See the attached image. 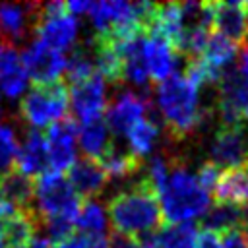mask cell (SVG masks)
I'll list each match as a JSON object with an SVG mask.
<instances>
[{
    "mask_svg": "<svg viewBox=\"0 0 248 248\" xmlns=\"http://www.w3.org/2000/svg\"><path fill=\"white\" fill-rule=\"evenodd\" d=\"M107 211L114 232L124 236L141 238L165 227L159 194L145 176L118 192L108 202Z\"/></svg>",
    "mask_w": 248,
    "mask_h": 248,
    "instance_id": "obj_1",
    "label": "cell"
},
{
    "mask_svg": "<svg viewBox=\"0 0 248 248\" xmlns=\"http://www.w3.org/2000/svg\"><path fill=\"white\" fill-rule=\"evenodd\" d=\"M200 89H196L184 76L172 74L157 87V105L163 122L174 138L190 134L202 124L205 110L200 107Z\"/></svg>",
    "mask_w": 248,
    "mask_h": 248,
    "instance_id": "obj_2",
    "label": "cell"
},
{
    "mask_svg": "<svg viewBox=\"0 0 248 248\" xmlns=\"http://www.w3.org/2000/svg\"><path fill=\"white\" fill-rule=\"evenodd\" d=\"M165 225L190 223L209 209V194L184 167L172 165L165 186L159 192Z\"/></svg>",
    "mask_w": 248,
    "mask_h": 248,
    "instance_id": "obj_3",
    "label": "cell"
},
{
    "mask_svg": "<svg viewBox=\"0 0 248 248\" xmlns=\"http://www.w3.org/2000/svg\"><path fill=\"white\" fill-rule=\"evenodd\" d=\"M70 89L64 79H56L48 85H33L19 103L21 118L35 128H48L68 114Z\"/></svg>",
    "mask_w": 248,
    "mask_h": 248,
    "instance_id": "obj_4",
    "label": "cell"
},
{
    "mask_svg": "<svg viewBox=\"0 0 248 248\" xmlns=\"http://www.w3.org/2000/svg\"><path fill=\"white\" fill-rule=\"evenodd\" d=\"M33 188L37 200L35 211L45 223L50 219H70V221L78 219L81 198L74 192L72 184L64 174L46 170L45 174L35 178Z\"/></svg>",
    "mask_w": 248,
    "mask_h": 248,
    "instance_id": "obj_5",
    "label": "cell"
},
{
    "mask_svg": "<svg viewBox=\"0 0 248 248\" xmlns=\"http://www.w3.org/2000/svg\"><path fill=\"white\" fill-rule=\"evenodd\" d=\"M33 29L37 41L62 52L70 48L78 37V19L66 12L64 2H50L41 6Z\"/></svg>",
    "mask_w": 248,
    "mask_h": 248,
    "instance_id": "obj_6",
    "label": "cell"
},
{
    "mask_svg": "<svg viewBox=\"0 0 248 248\" xmlns=\"http://www.w3.org/2000/svg\"><path fill=\"white\" fill-rule=\"evenodd\" d=\"M217 110L221 124H242L248 110V78L238 70L229 68L219 79Z\"/></svg>",
    "mask_w": 248,
    "mask_h": 248,
    "instance_id": "obj_7",
    "label": "cell"
},
{
    "mask_svg": "<svg viewBox=\"0 0 248 248\" xmlns=\"http://www.w3.org/2000/svg\"><path fill=\"white\" fill-rule=\"evenodd\" d=\"M21 62L33 85H48L60 79V74L66 70V56L41 41H33L21 52Z\"/></svg>",
    "mask_w": 248,
    "mask_h": 248,
    "instance_id": "obj_8",
    "label": "cell"
},
{
    "mask_svg": "<svg viewBox=\"0 0 248 248\" xmlns=\"http://www.w3.org/2000/svg\"><path fill=\"white\" fill-rule=\"evenodd\" d=\"M46 145H48V165L50 170L64 174L76 163V141H78V124L72 116L62 118L60 122L46 128Z\"/></svg>",
    "mask_w": 248,
    "mask_h": 248,
    "instance_id": "obj_9",
    "label": "cell"
},
{
    "mask_svg": "<svg viewBox=\"0 0 248 248\" xmlns=\"http://www.w3.org/2000/svg\"><path fill=\"white\" fill-rule=\"evenodd\" d=\"M211 163L219 169L238 167L248 161V134L242 124H221L211 141Z\"/></svg>",
    "mask_w": 248,
    "mask_h": 248,
    "instance_id": "obj_10",
    "label": "cell"
},
{
    "mask_svg": "<svg viewBox=\"0 0 248 248\" xmlns=\"http://www.w3.org/2000/svg\"><path fill=\"white\" fill-rule=\"evenodd\" d=\"M70 107L79 122L99 118L105 110V79L99 72L93 76L70 83Z\"/></svg>",
    "mask_w": 248,
    "mask_h": 248,
    "instance_id": "obj_11",
    "label": "cell"
},
{
    "mask_svg": "<svg viewBox=\"0 0 248 248\" xmlns=\"http://www.w3.org/2000/svg\"><path fill=\"white\" fill-rule=\"evenodd\" d=\"M213 29L219 35L242 45L248 41V21H246V2H209Z\"/></svg>",
    "mask_w": 248,
    "mask_h": 248,
    "instance_id": "obj_12",
    "label": "cell"
},
{
    "mask_svg": "<svg viewBox=\"0 0 248 248\" xmlns=\"http://www.w3.org/2000/svg\"><path fill=\"white\" fill-rule=\"evenodd\" d=\"M147 105L149 101H145L143 97L136 95V93H122L118 95V99L112 101V105L107 110V126L110 130V134L116 136H126V132L145 116L147 112Z\"/></svg>",
    "mask_w": 248,
    "mask_h": 248,
    "instance_id": "obj_13",
    "label": "cell"
},
{
    "mask_svg": "<svg viewBox=\"0 0 248 248\" xmlns=\"http://www.w3.org/2000/svg\"><path fill=\"white\" fill-rule=\"evenodd\" d=\"M41 223L39 213L35 207L29 209H16L14 213L0 219V234L4 238L6 248H27L33 238L35 231Z\"/></svg>",
    "mask_w": 248,
    "mask_h": 248,
    "instance_id": "obj_14",
    "label": "cell"
},
{
    "mask_svg": "<svg viewBox=\"0 0 248 248\" xmlns=\"http://www.w3.org/2000/svg\"><path fill=\"white\" fill-rule=\"evenodd\" d=\"M108 176L103 167L89 157L76 159V163L68 170V182L81 200H93V196H97L105 188Z\"/></svg>",
    "mask_w": 248,
    "mask_h": 248,
    "instance_id": "obj_15",
    "label": "cell"
},
{
    "mask_svg": "<svg viewBox=\"0 0 248 248\" xmlns=\"http://www.w3.org/2000/svg\"><path fill=\"white\" fill-rule=\"evenodd\" d=\"M27 85V72L21 62V54L12 43H0V91L16 99Z\"/></svg>",
    "mask_w": 248,
    "mask_h": 248,
    "instance_id": "obj_16",
    "label": "cell"
},
{
    "mask_svg": "<svg viewBox=\"0 0 248 248\" xmlns=\"http://www.w3.org/2000/svg\"><path fill=\"white\" fill-rule=\"evenodd\" d=\"M176 56H178V52L172 48V45L165 37L147 33V41H145V64H147L149 79L161 83L169 76H172L174 74Z\"/></svg>",
    "mask_w": 248,
    "mask_h": 248,
    "instance_id": "obj_17",
    "label": "cell"
},
{
    "mask_svg": "<svg viewBox=\"0 0 248 248\" xmlns=\"http://www.w3.org/2000/svg\"><path fill=\"white\" fill-rule=\"evenodd\" d=\"M16 169H19L25 176H41L50 170L48 165V145L46 138L39 130H29L23 145L19 147Z\"/></svg>",
    "mask_w": 248,
    "mask_h": 248,
    "instance_id": "obj_18",
    "label": "cell"
},
{
    "mask_svg": "<svg viewBox=\"0 0 248 248\" xmlns=\"http://www.w3.org/2000/svg\"><path fill=\"white\" fill-rule=\"evenodd\" d=\"M213 194L219 203H231L238 207L248 205V161L221 170Z\"/></svg>",
    "mask_w": 248,
    "mask_h": 248,
    "instance_id": "obj_19",
    "label": "cell"
},
{
    "mask_svg": "<svg viewBox=\"0 0 248 248\" xmlns=\"http://www.w3.org/2000/svg\"><path fill=\"white\" fill-rule=\"evenodd\" d=\"M43 4H8L0 2V29L6 37L21 41L27 27H35Z\"/></svg>",
    "mask_w": 248,
    "mask_h": 248,
    "instance_id": "obj_20",
    "label": "cell"
},
{
    "mask_svg": "<svg viewBox=\"0 0 248 248\" xmlns=\"http://www.w3.org/2000/svg\"><path fill=\"white\" fill-rule=\"evenodd\" d=\"M35 198L33 180L25 176L19 169H12L10 172L0 176V203L10 209H29L31 200Z\"/></svg>",
    "mask_w": 248,
    "mask_h": 248,
    "instance_id": "obj_21",
    "label": "cell"
},
{
    "mask_svg": "<svg viewBox=\"0 0 248 248\" xmlns=\"http://www.w3.org/2000/svg\"><path fill=\"white\" fill-rule=\"evenodd\" d=\"M78 141L85 153V157L97 161L110 147V130L103 116L79 122L78 126Z\"/></svg>",
    "mask_w": 248,
    "mask_h": 248,
    "instance_id": "obj_22",
    "label": "cell"
},
{
    "mask_svg": "<svg viewBox=\"0 0 248 248\" xmlns=\"http://www.w3.org/2000/svg\"><path fill=\"white\" fill-rule=\"evenodd\" d=\"M244 215H246V211L238 205L215 202V205L203 213L202 227H203V231H213L217 234H223V232H229L232 229H240Z\"/></svg>",
    "mask_w": 248,
    "mask_h": 248,
    "instance_id": "obj_23",
    "label": "cell"
},
{
    "mask_svg": "<svg viewBox=\"0 0 248 248\" xmlns=\"http://www.w3.org/2000/svg\"><path fill=\"white\" fill-rule=\"evenodd\" d=\"M97 163L103 167L108 178H120V176H130L136 174L141 167V159L136 157L130 149H122L114 143L97 159Z\"/></svg>",
    "mask_w": 248,
    "mask_h": 248,
    "instance_id": "obj_24",
    "label": "cell"
},
{
    "mask_svg": "<svg viewBox=\"0 0 248 248\" xmlns=\"http://www.w3.org/2000/svg\"><path fill=\"white\" fill-rule=\"evenodd\" d=\"M236 52H238V45H234L232 41L225 39L219 33H211L207 39V45L202 52V58L213 70H217L219 74H225L229 68H232V60H234Z\"/></svg>",
    "mask_w": 248,
    "mask_h": 248,
    "instance_id": "obj_25",
    "label": "cell"
},
{
    "mask_svg": "<svg viewBox=\"0 0 248 248\" xmlns=\"http://www.w3.org/2000/svg\"><path fill=\"white\" fill-rule=\"evenodd\" d=\"M126 138H128V149L136 155V157H145L151 153V149L155 147L157 143V138H159V126L155 122H151L149 118H141L138 120L128 132H126Z\"/></svg>",
    "mask_w": 248,
    "mask_h": 248,
    "instance_id": "obj_26",
    "label": "cell"
},
{
    "mask_svg": "<svg viewBox=\"0 0 248 248\" xmlns=\"http://www.w3.org/2000/svg\"><path fill=\"white\" fill-rule=\"evenodd\" d=\"M107 229V217L103 207L95 200H83L78 219H76V232H81L85 236H105Z\"/></svg>",
    "mask_w": 248,
    "mask_h": 248,
    "instance_id": "obj_27",
    "label": "cell"
},
{
    "mask_svg": "<svg viewBox=\"0 0 248 248\" xmlns=\"http://www.w3.org/2000/svg\"><path fill=\"white\" fill-rule=\"evenodd\" d=\"M155 234L159 248H196L198 227L194 223L165 225Z\"/></svg>",
    "mask_w": 248,
    "mask_h": 248,
    "instance_id": "obj_28",
    "label": "cell"
},
{
    "mask_svg": "<svg viewBox=\"0 0 248 248\" xmlns=\"http://www.w3.org/2000/svg\"><path fill=\"white\" fill-rule=\"evenodd\" d=\"M17 153H19V145L12 126L0 124V176L16 169Z\"/></svg>",
    "mask_w": 248,
    "mask_h": 248,
    "instance_id": "obj_29",
    "label": "cell"
},
{
    "mask_svg": "<svg viewBox=\"0 0 248 248\" xmlns=\"http://www.w3.org/2000/svg\"><path fill=\"white\" fill-rule=\"evenodd\" d=\"M219 174H221V169L209 161V163H205V165H202V167H200V170H198L196 178H198L200 186H202L205 192H209V190H213V188H215Z\"/></svg>",
    "mask_w": 248,
    "mask_h": 248,
    "instance_id": "obj_30",
    "label": "cell"
},
{
    "mask_svg": "<svg viewBox=\"0 0 248 248\" xmlns=\"http://www.w3.org/2000/svg\"><path fill=\"white\" fill-rule=\"evenodd\" d=\"M221 238H223V248H248V240L244 238L240 229H232L229 232H223Z\"/></svg>",
    "mask_w": 248,
    "mask_h": 248,
    "instance_id": "obj_31",
    "label": "cell"
},
{
    "mask_svg": "<svg viewBox=\"0 0 248 248\" xmlns=\"http://www.w3.org/2000/svg\"><path fill=\"white\" fill-rule=\"evenodd\" d=\"M196 248H223V238L213 231H202L198 234Z\"/></svg>",
    "mask_w": 248,
    "mask_h": 248,
    "instance_id": "obj_32",
    "label": "cell"
},
{
    "mask_svg": "<svg viewBox=\"0 0 248 248\" xmlns=\"http://www.w3.org/2000/svg\"><path fill=\"white\" fill-rule=\"evenodd\" d=\"M87 240H89V236H85L81 232H74L70 238H66L58 244H52V248H87Z\"/></svg>",
    "mask_w": 248,
    "mask_h": 248,
    "instance_id": "obj_33",
    "label": "cell"
},
{
    "mask_svg": "<svg viewBox=\"0 0 248 248\" xmlns=\"http://www.w3.org/2000/svg\"><path fill=\"white\" fill-rule=\"evenodd\" d=\"M91 8V2H85V0H74V2H66V12L70 16H81L85 12H89Z\"/></svg>",
    "mask_w": 248,
    "mask_h": 248,
    "instance_id": "obj_34",
    "label": "cell"
},
{
    "mask_svg": "<svg viewBox=\"0 0 248 248\" xmlns=\"http://www.w3.org/2000/svg\"><path fill=\"white\" fill-rule=\"evenodd\" d=\"M138 240H140V248H159V242H157V234L155 232L153 234H145V236H141Z\"/></svg>",
    "mask_w": 248,
    "mask_h": 248,
    "instance_id": "obj_35",
    "label": "cell"
},
{
    "mask_svg": "<svg viewBox=\"0 0 248 248\" xmlns=\"http://www.w3.org/2000/svg\"><path fill=\"white\" fill-rule=\"evenodd\" d=\"M87 248H108V238H105V236H91L87 240Z\"/></svg>",
    "mask_w": 248,
    "mask_h": 248,
    "instance_id": "obj_36",
    "label": "cell"
},
{
    "mask_svg": "<svg viewBox=\"0 0 248 248\" xmlns=\"http://www.w3.org/2000/svg\"><path fill=\"white\" fill-rule=\"evenodd\" d=\"M238 72H240L244 78H248V48H244V52H242V58H240V68H238Z\"/></svg>",
    "mask_w": 248,
    "mask_h": 248,
    "instance_id": "obj_37",
    "label": "cell"
},
{
    "mask_svg": "<svg viewBox=\"0 0 248 248\" xmlns=\"http://www.w3.org/2000/svg\"><path fill=\"white\" fill-rule=\"evenodd\" d=\"M10 213H14V209H10V207H6V205L0 203V219H4V217L10 215Z\"/></svg>",
    "mask_w": 248,
    "mask_h": 248,
    "instance_id": "obj_38",
    "label": "cell"
},
{
    "mask_svg": "<svg viewBox=\"0 0 248 248\" xmlns=\"http://www.w3.org/2000/svg\"><path fill=\"white\" fill-rule=\"evenodd\" d=\"M0 248H6V246H4V238H2V234H0Z\"/></svg>",
    "mask_w": 248,
    "mask_h": 248,
    "instance_id": "obj_39",
    "label": "cell"
},
{
    "mask_svg": "<svg viewBox=\"0 0 248 248\" xmlns=\"http://www.w3.org/2000/svg\"><path fill=\"white\" fill-rule=\"evenodd\" d=\"M246 21H248V2H246Z\"/></svg>",
    "mask_w": 248,
    "mask_h": 248,
    "instance_id": "obj_40",
    "label": "cell"
},
{
    "mask_svg": "<svg viewBox=\"0 0 248 248\" xmlns=\"http://www.w3.org/2000/svg\"><path fill=\"white\" fill-rule=\"evenodd\" d=\"M244 120H246V122H248V110H246V114H244Z\"/></svg>",
    "mask_w": 248,
    "mask_h": 248,
    "instance_id": "obj_41",
    "label": "cell"
},
{
    "mask_svg": "<svg viewBox=\"0 0 248 248\" xmlns=\"http://www.w3.org/2000/svg\"><path fill=\"white\" fill-rule=\"evenodd\" d=\"M0 114H2V107H0Z\"/></svg>",
    "mask_w": 248,
    "mask_h": 248,
    "instance_id": "obj_42",
    "label": "cell"
}]
</instances>
